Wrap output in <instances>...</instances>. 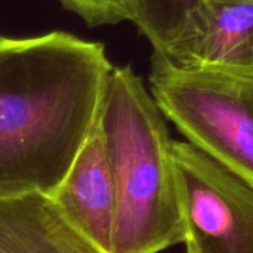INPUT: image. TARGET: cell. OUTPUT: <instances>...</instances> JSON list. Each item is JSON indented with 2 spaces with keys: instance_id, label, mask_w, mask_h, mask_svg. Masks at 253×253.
Returning a JSON list of instances; mask_svg holds the SVG:
<instances>
[{
  "instance_id": "9c48e42d",
  "label": "cell",
  "mask_w": 253,
  "mask_h": 253,
  "mask_svg": "<svg viewBox=\"0 0 253 253\" xmlns=\"http://www.w3.org/2000/svg\"><path fill=\"white\" fill-rule=\"evenodd\" d=\"M89 25L132 21V0H61Z\"/></svg>"
},
{
  "instance_id": "6da1fadb",
  "label": "cell",
  "mask_w": 253,
  "mask_h": 253,
  "mask_svg": "<svg viewBox=\"0 0 253 253\" xmlns=\"http://www.w3.org/2000/svg\"><path fill=\"white\" fill-rule=\"evenodd\" d=\"M111 68L101 43L68 33L0 39V197L55 191L96 123Z\"/></svg>"
},
{
  "instance_id": "30bf717a",
  "label": "cell",
  "mask_w": 253,
  "mask_h": 253,
  "mask_svg": "<svg viewBox=\"0 0 253 253\" xmlns=\"http://www.w3.org/2000/svg\"><path fill=\"white\" fill-rule=\"evenodd\" d=\"M187 253H196V252H194L190 246H187Z\"/></svg>"
},
{
  "instance_id": "7a4b0ae2",
  "label": "cell",
  "mask_w": 253,
  "mask_h": 253,
  "mask_svg": "<svg viewBox=\"0 0 253 253\" xmlns=\"http://www.w3.org/2000/svg\"><path fill=\"white\" fill-rule=\"evenodd\" d=\"M116 190L110 253H160L185 243L165 116L130 67H113L96 116Z\"/></svg>"
},
{
  "instance_id": "8fae6325",
  "label": "cell",
  "mask_w": 253,
  "mask_h": 253,
  "mask_svg": "<svg viewBox=\"0 0 253 253\" xmlns=\"http://www.w3.org/2000/svg\"><path fill=\"white\" fill-rule=\"evenodd\" d=\"M0 39H1V37H0Z\"/></svg>"
},
{
  "instance_id": "5b68a950",
  "label": "cell",
  "mask_w": 253,
  "mask_h": 253,
  "mask_svg": "<svg viewBox=\"0 0 253 253\" xmlns=\"http://www.w3.org/2000/svg\"><path fill=\"white\" fill-rule=\"evenodd\" d=\"M162 55L181 68L253 77V0H197Z\"/></svg>"
},
{
  "instance_id": "ba28073f",
  "label": "cell",
  "mask_w": 253,
  "mask_h": 253,
  "mask_svg": "<svg viewBox=\"0 0 253 253\" xmlns=\"http://www.w3.org/2000/svg\"><path fill=\"white\" fill-rule=\"evenodd\" d=\"M197 0H132V22L163 53L178 34L182 21Z\"/></svg>"
},
{
  "instance_id": "8992f818",
  "label": "cell",
  "mask_w": 253,
  "mask_h": 253,
  "mask_svg": "<svg viewBox=\"0 0 253 253\" xmlns=\"http://www.w3.org/2000/svg\"><path fill=\"white\" fill-rule=\"evenodd\" d=\"M50 199L80 234L102 252L110 253L116 190L96 123Z\"/></svg>"
},
{
  "instance_id": "52a82bcc",
  "label": "cell",
  "mask_w": 253,
  "mask_h": 253,
  "mask_svg": "<svg viewBox=\"0 0 253 253\" xmlns=\"http://www.w3.org/2000/svg\"><path fill=\"white\" fill-rule=\"evenodd\" d=\"M0 253H105L80 234L47 194L0 197Z\"/></svg>"
},
{
  "instance_id": "277c9868",
  "label": "cell",
  "mask_w": 253,
  "mask_h": 253,
  "mask_svg": "<svg viewBox=\"0 0 253 253\" xmlns=\"http://www.w3.org/2000/svg\"><path fill=\"white\" fill-rule=\"evenodd\" d=\"M187 240L196 253H253V185L190 142L173 141Z\"/></svg>"
},
{
  "instance_id": "3957f363",
  "label": "cell",
  "mask_w": 253,
  "mask_h": 253,
  "mask_svg": "<svg viewBox=\"0 0 253 253\" xmlns=\"http://www.w3.org/2000/svg\"><path fill=\"white\" fill-rule=\"evenodd\" d=\"M150 84L191 145L253 185V77L181 68L154 52Z\"/></svg>"
}]
</instances>
